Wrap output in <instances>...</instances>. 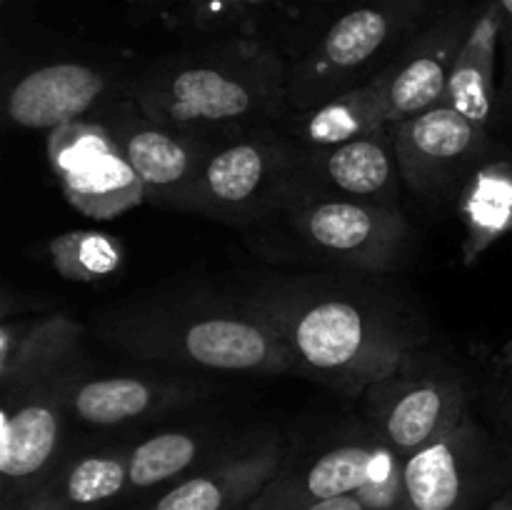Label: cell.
<instances>
[{"label":"cell","mask_w":512,"mask_h":510,"mask_svg":"<svg viewBox=\"0 0 512 510\" xmlns=\"http://www.w3.org/2000/svg\"><path fill=\"white\" fill-rule=\"evenodd\" d=\"M288 55L268 38H215L158 58L125 93L153 120L218 143L283 128Z\"/></svg>","instance_id":"cell-1"},{"label":"cell","mask_w":512,"mask_h":510,"mask_svg":"<svg viewBox=\"0 0 512 510\" xmlns=\"http://www.w3.org/2000/svg\"><path fill=\"white\" fill-rule=\"evenodd\" d=\"M245 305L285 340L295 373L348 398L365 395L423 345L398 315L373 300L318 285L270 283L245 298Z\"/></svg>","instance_id":"cell-2"},{"label":"cell","mask_w":512,"mask_h":510,"mask_svg":"<svg viewBox=\"0 0 512 510\" xmlns=\"http://www.w3.org/2000/svg\"><path fill=\"white\" fill-rule=\"evenodd\" d=\"M98 338L138 360L240 375L295 373L285 340L243 303L240 310L148 305L108 315Z\"/></svg>","instance_id":"cell-3"},{"label":"cell","mask_w":512,"mask_h":510,"mask_svg":"<svg viewBox=\"0 0 512 510\" xmlns=\"http://www.w3.org/2000/svg\"><path fill=\"white\" fill-rule=\"evenodd\" d=\"M448 0H348L293 48L290 113L373 80Z\"/></svg>","instance_id":"cell-4"},{"label":"cell","mask_w":512,"mask_h":510,"mask_svg":"<svg viewBox=\"0 0 512 510\" xmlns=\"http://www.w3.org/2000/svg\"><path fill=\"white\" fill-rule=\"evenodd\" d=\"M303 185V148L283 128L235 135L210 145L195 213L245 225L268 208H288Z\"/></svg>","instance_id":"cell-5"},{"label":"cell","mask_w":512,"mask_h":510,"mask_svg":"<svg viewBox=\"0 0 512 510\" xmlns=\"http://www.w3.org/2000/svg\"><path fill=\"white\" fill-rule=\"evenodd\" d=\"M295 240L325 263L393 273L408 255L410 228L398 203L305 193L285 208Z\"/></svg>","instance_id":"cell-6"},{"label":"cell","mask_w":512,"mask_h":510,"mask_svg":"<svg viewBox=\"0 0 512 510\" xmlns=\"http://www.w3.org/2000/svg\"><path fill=\"white\" fill-rule=\"evenodd\" d=\"M512 485V450L470 415L403 463L400 510H475Z\"/></svg>","instance_id":"cell-7"},{"label":"cell","mask_w":512,"mask_h":510,"mask_svg":"<svg viewBox=\"0 0 512 510\" xmlns=\"http://www.w3.org/2000/svg\"><path fill=\"white\" fill-rule=\"evenodd\" d=\"M368 428L403 458L470 418V388L458 368L413 355L363 395Z\"/></svg>","instance_id":"cell-8"},{"label":"cell","mask_w":512,"mask_h":510,"mask_svg":"<svg viewBox=\"0 0 512 510\" xmlns=\"http://www.w3.org/2000/svg\"><path fill=\"white\" fill-rule=\"evenodd\" d=\"M118 140L120 150L138 173L145 203L195 213V193L208 158L210 140L153 120L128 93L105 105L98 118Z\"/></svg>","instance_id":"cell-9"},{"label":"cell","mask_w":512,"mask_h":510,"mask_svg":"<svg viewBox=\"0 0 512 510\" xmlns=\"http://www.w3.org/2000/svg\"><path fill=\"white\" fill-rule=\"evenodd\" d=\"M45 153L60 193L80 215L113 220L145 203L138 173L100 120H75L50 130Z\"/></svg>","instance_id":"cell-10"},{"label":"cell","mask_w":512,"mask_h":510,"mask_svg":"<svg viewBox=\"0 0 512 510\" xmlns=\"http://www.w3.org/2000/svg\"><path fill=\"white\" fill-rule=\"evenodd\" d=\"M480 0H448L373 78L390 125L443 103L450 70L478 15Z\"/></svg>","instance_id":"cell-11"},{"label":"cell","mask_w":512,"mask_h":510,"mask_svg":"<svg viewBox=\"0 0 512 510\" xmlns=\"http://www.w3.org/2000/svg\"><path fill=\"white\" fill-rule=\"evenodd\" d=\"M403 183L423 198H438L463 188L480 163L488 160L493 138L463 113L438 103L393 125Z\"/></svg>","instance_id":"cell-12"},{"label":"cell","mask_w":512,"mask_h":510,"mask_svg":"<svg viewBox=\"0 0 512 510\" xmlns=\"http://www.w3.org/2000/svg\"><path fill=\"white\" fill-rule=\"evenodd\" d=\"M73 380L3 395L0 475L5 500L40 488L58 470Z\"/></svg>","instance_id":"cell-13"},{"label":"cell","mask_w":512,"mask_h":510,"mask_svg":"<svg viewBox=\"0 0 512 510\" xmlns=\"http://www.w3.org/2000/svg\"><path fill=\"white\" fill-rule=\"evenodd\" d=\"M383 450V440L368 428L363 435L335 440L313 453L288 455L248 510H305L323 500L358 493L373 475Z\"/></svg>","instance_id":"cell-14"},{"label":"cell","mask_w":512,"mask_h":510,"mask_svg":"<svg viewBox=\"0 0 512 510\" xmlns=\"http://www.w3.org/2000/svg\"><path fill=\"white\" fill-rule=\"evenodd\" d=\"M110 75L80 60H58L28 70L5 95V118L18 128L55 130L88 120L113 100Z\"/></svg>","instance_id":"cell-15"},{"label":"cell","mask_w":512,"mask_h":510,"mask_svg":"<svg viewBox=\"0 0 512 510\" xmlns=\"http://www.w3.org/2000/svg\"><path fill=\"white\" fill-rule=\"evenodd\" d=\"M83 328L63 313L13 318L0 328V390L23 393L40 385L65 383L80 375Z\"/></svg>","instance_id":"cell-16"},{"label":"cell","mask_w":512,"mask_h":510,"mask_svg":"<svg viewBox=\"0 0 512 510\" xmlns=\"http://www.w3.org/2000/svg\"><path fill=\"white\" fill-rule=\"evenodd\" d=\"M400 180L393 125H385L335 148H303V185L298 198L305 193H330L373 203H398L395 195Z\"/></svg>","instance_id":"cell-17"},{"label":"cell","mask_w":512,"mask_h":510,"mask_svg":"<svg viewBox=\"0 0 512 510\" xmlns=\"http://www.w3.org/2000/svg\"><path fill=\"white\" fill-rule=\"evenodd\" d=\"M288 455L290 450L280 440H260L193 470L145 510H248Z\"/></svg>","instance_id":"cell-18"},{"label":"cell","mask_w":512,"mask_h":510,"mask_svg":"<svg viewBox=\"0 0 512 510\" xmlns=\"http://www.w3.org/2000/svg\"><path fill=\"white\" fill-rule=\"evenodd\" d=\"M203 393L205 385L195 380L140 378V375L83 378L80 373L68 390V410L85 425L115 428L178 405H188Z\"/></svg>","instance_id":"cell-19"},{"label":"cell","mask_w":512,"mask_h":510,"mask_svg":"<svg viewBox=\"0 0 512 510\" xmlns=\"http://www.w3.org/2000/svg\"><path fill=\"white\" fill-rule=\"evenodd\" d=\"M500 18L493 0H480L468 38L450 70L445 100L480 128L500 115Z\"/></svg>","instance_id":"cell-20"},{"label":"cell","mask_w":512,"mask_h":510,"mask_svg":"<svg viewBox=\"0 0 512 510\" xmlns=\"http://www.w3.org/2000/svg\"><path fill=\"white\" fill-rule=\"evenodd\" d=\"M465 265H475L498 240L512 233V158H488L460 188Z\"/></svg>","instance_id":"cell-21"},{"label":"cell","mask_w":512,"mask_h":510,"mask_svg":"<svg viewBox=\"0 0 512 510\" xmlns=\"http://www.w3.org/2000/svg\"><path fill=\"white\" fill-rule=\"evenodd\" d=\"M385 125L390 123L385 115L383 98L373 80H368L365 85L333 95L313 108L290 113L283 123V130L300 148L323 150L363 138Z\"/></svg>","instance_id":"cell-22"},{"label":"cell","mask_w":512,"mask_h":510,"mask_svg":"<svg viewBox=\"0 0 512 510\" xmlns=\"http://www.w3.org/2000/svg\"><path fill=\"white\" fill-rule=\"evenodd\" d=\"M280 3L283 0H180L163 23L190 38H263V30H273Z\"/></svg>","instance_id":"cell-23"},{"label":"cell","mask_w":512,"mask_h":510,"mask_svg":"<svg viewBox=\"0 0 512 510\" xmlns=\"http://www.w3.org/2000/svg\"><path fill=\"white\" fill-rule=\"evenodd\" d=\"M63 510H93L130 490V448L80 455L48 480Z\"/></svg>","instance_id":"cell-24"},{"label":"cell","mask_w":512,"mask_h":510,"mask_svg":"<svg viewBox=\"0 0 512 510\" xmlns=\"http://www.w3.org/2000/svg\"><path fill=\"white\" fill-rule=\"evenodd\" d=\"M208 448V435L195 430H163L130 448V490H150L178 483L190 475Z\"/></svg>","instance_id":"cell-25"},{"label":"cell","mask_w":512,"mask_h":510,"mask_svg":"<svg viewBox=\"0 0 512 510\" xmlns=\"http://www.w3.org/2000/svg\"><path fill=\"white\" fill-rule=\"evenodd\" d=\"M55 273L73 283H98L118 273L125 263V245L103 230H70L48 243Z\"/></svg>","instance_id":"cell-26"},{"label":"cell","mask_w":512,"mask_h":510,"mask_svg":"<svg viewBox=\"0 0 512 510\" xmlns=\"http://www.w3.org/2000/svg\"><path fill=\"white\" fill-rule=\"evenodd\" d=\"M483 403L495 435L512 450V340L490 360L483 383Z\"/></svg>","instance_id":"cell-27"},{"label":"cell","mask_w":512,"mask_h":510,"mask_svg":"<svg viewBox=\"0 0 512 510\" xmlns=\"http://www.w3.org/2000/svg\"><path fill=\"white\" fill-rule=\"evenodd\" d=\"M343 3L348 0H283L273 23V30L283 43L280 50L288 53V48H293L315 23H320L325 15L333 13Z\"/></svg>","instance_id":"cell-28"},{"label":"cell","mask_w":512,"mask_h":510,"mask_svg":"<svg viewBox=\"0 0 512 510\" xmlns=\"http://www.w3.org/2000/svg\"><path fill=\"white\" fill-rule=\"evenodd\" d=\"M500 18V118L512 123V0H493Z\"/></svg>","instance_id":"cell-29"},{"label":"cell","mask_w":512,"mask_h":510,"mask_svg":"<svg viewBox=\"0 0 512 510\" xmlns=\"http://www.w3.org/2000/svg\"><path fill=\"white\" fill-rule=\"evenodd\" d=\"M180 0H128V20L133 25H148L153 20H165Z\"/></svg>","instance_id":"cell-30"},{"label":"cell","mask_w":512,"mask_h":510,"mask_svg":"<svg viewBox=\"0 0 512 510\" xmlns=\"http://www.w3.org/2000/svg\"><path fill=\"white\" fill-rule=\"evenodd\" d=\"M5 510H63L58 498L53 495L50 485H40V488L30 490V493L18 495V498L5 500Z\"/></svg>","instance_id":"cell-31"},{"label":"cell","mask_w":512,"mask_h":510,"mask_svg":"<svg viewBox=\"0 0 512 510\" xmlns=\"http://www.w3.org/2000/svg\"><path fill=\"white\" fill-rule=\"evenodd\" d=\"M305 510H370V505L360 498L358 493L340 495V498L323 500V503H315Z\"/></svg>","instance_id":"cell-32"},{"label":"cell","mask_w":512,"mask_h":510,"mask_svg":"<svg viewBox=\"0 0 512 510\" xmlns=\"http://www.w3.org/2000/svg\"><path fill=\"white\" fill-rule=\"evenodd\" d=\"M485 510H512V485L500 495H495Z\"/></svg>","instance_id":"cell-33"}]
</instances>
